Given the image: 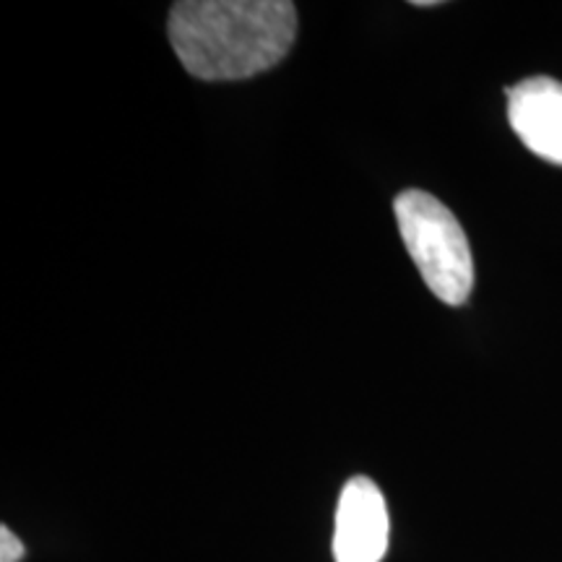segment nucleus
Instances as JSON below:
<instances>
[{"mask_svg": "<svg viewBox=\"0 0 562 562\" xmlns=\"http://www.w3.org/2000/svg\"><path fill=\"white\" fill-rule=\"evenodd\" d=\"M398 232L425 284L446 305H463L474 290V258L453 211L425 191L393 201Z\"/></svg>", "mask_w": 562, "mask_h": 562, "instance_id": "obj_2", "label": "nucleus"}, {"mask_svg": "<svg viewBox=\"0 0 562 562\" xmlns=\"http://www.w3.org/2000/svg\"><path fill=\"white\" fill-rule=\"evenodd\" d=\"M508 123L539 159L562 167V83L533 76L508 89Z\"/></svg>", "mask_w": 562, "mask_h": 562, "instance_id": "obj_4", "label": "nucleus"}, {"mask_svg": "<svg viewBox=\"0 0 562 562\" xmlns=\"http://www.w3.org/2000/svg\"><path fill=\"white\" fill-rule=\"evenodd\" d=\"M389 505L370 476H351L336 505L334 560L381 562L389 552Z\"/></svg>", "mask_w": 562, "mask_h": 562, "instance_id": "obj_3", "label": "nucleus"}, {"mask_svg": "<svg viewBox=\"0 0 562 562\" xmlns=\"http://www.w3.org/2000/svg\"><path fill=\"white\" fill-rule=\"evenodd\" d=\"M167 34L193 79L243 81L286 58L297 37V9L290 0H180Z\"/></svg>", "mask_w": 562, "mask_h": 562, "instance_id": "obj_1", "label": "nucleus"}, {"mask_svg": "<svg viewBox=\"0 0 562 562\" xmlns=\"http://www.w3.org/2000/svg\"><path fill=\"white\" fill-rule=\"evenodd\" d=\"M412 5H419V9H430V5H438V0H414Z\"/></svg>", "mask_w": 562, "mask_h": 562, "instance_id": "obj_6", "label": "nucleus"}, {"mask_svg": "<svg viewBox=\"0 0 562 562\" xmlns=\"http://www.w3.org/2000/svg\"><path fill=\"white\" fill-rule=\"evenodd\" d=\"M24 558V544L9 526H0V562H21Z\"/></svg>", "mask_w": 562, "mask_h": 562, "instance_id": "obj_5", "label": "nucleus"}]
</instances>
